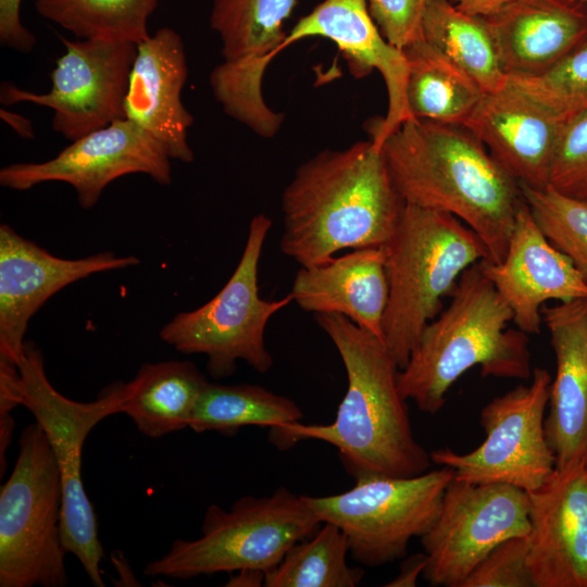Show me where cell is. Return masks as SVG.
I'll return each mask as SVG.
<instances>
[{
    "label": "cell",
    "mask_w": 587,
    "mask_h": 587,
    "mask_svg": "<svg viewBox=\"0 0 587 587\" xmlns=\"http://www.w3.org/2000/svg\"><path fill=\"white\" fill-rule=\"evenodd\" d=\"M314 319L342 360L347 391L333 423H287L271 430L274 445L286 448L305 439L327 442L337 448L346 471L355 479L426 472L432 460L414 438L398 389L399 367L384 341L337 313H316Z\"/></svg>",
    "instance_id": "6da1fadb"
},
{
    "label": "cell",
    "mask_w": 587,
    "mask_h": 587,
    "mask_svg": "<svg viewBox=\"0 0 587 587\" xmlns=\"http://www.w3.org/2000/svg\"><path fill=\"white\" fill-rule=\"evenodd\" d=\"M379 148L404 203L458 217L484 242L487 261L503 259L525 200L520 183L470 129L413 118Z\"/></svg>",
    "instance_id": "7a4b0ae2"
},
{
    "label": "cell",
    "mask_w": 587,
    "mask_h": 587,
    "mask_svg": "<svg viewBox=\"0 0 587 587\" xmlns=\"http://www.w3.org/2000/svg\"><path fill=\"white\" fill-rule=\"evenodd\" d=\"M403 205L371 139L321 151L297 167L283 191L280 250L310 267L342 249L384 247Z\"/></svg>",
    "instance_id": "3957f363"
},
{
    "label": "cell",
    "mask_w": 587,
    "mask_h": 587,
    "mask_svg": "<svg viewBox=\"0 0 587 587\" xmlns=\"http://www.w3.org/2000/svg\"><path fill=\"white\" fill-rule=\"evenodd\" d=\"M482 261L462 273L449 305L427 324L398 372L401 397L422 412H439L450 387L476 365L482 376L526 379L533 373L527 334L508 327L513 313Z\"/></svg>",
    "instance_id": "277c9868"
},
{
    "label": "cell",
    "mask_w": 587,
    "mask_h": 587,
    "mask_svg": "<svg viewBox=\"0 0 587 587\" xmlns=\"http://www.w3.org/2000/svg\"><path fill=\"white\" fill-rule=\"evenodd\" d=\"M388 301L383 341L403 369L424 328L462 273L488 259L480 238L458 217L404 203L384 246Z\"/></svg>",
    "instance_id": "5b68a950"
},
{
    "label": "cell",
    "mask_w": 587,
    "mask_h": 587,
    "mask_svg": "<svg viewBox=\"0 0 587 587\" xmlns=\"http://www.w3.org/2000/svg\"><path fill=\"white\" fill-rule=\"evenodd\" d=\"M322 523L303 496L284 486L270 496H243L229 510L210 504L201 535L176 539L165 554L146 564L143 573L174 579L245 569L266 573Z\"/></svg>",
    "instance_id": "8992f818"
},
{
    "label": "cell",
    "mask_w": 587,
    "mask_h": 587,
    "mask_svg": "<svg viewBox=\"0 0 587 587\" xmlns=\"http://www.w3.org/2000/svg\"><path fill=\"white\" fill-rule=\"evenodd\" d=\"M17 367V402L42 427L59 464L63 489V546L67 553L78 559L92 585L103 587L101 561L104 550L99 540L93 507L83 484L82 455L92 428L105 417L121 413L125 383L111 384L93 401L72 400L51 385L42 353L32 341H25Z\"/></svg>",
    "instance_id": "52a82bcc"
},
{
    "label": "cell",
    "mask_w": 587,
    "mask_h": 587,
    "mask_svg": "<svg viewBox=\"0 0 587 587\" xmlns=\"http://www.w3.org/2000/svg\"><path fill=\"white\" fill-rule=\"evenodd\" d=\"M63 489L59 464L35 421L18 437L14 469L0 489V587H64Z\"/></svg>",
    "instance_id": "ba28073f"
},
{
    "label": "cell",
    "mask_w": 587,
    "mask_h": 587,
    "mask_svg": "<svg viewBox=\"0 0 587 587\" xmlns=\"http://www.w3.org/2000/svg\"><path fill=\"white\" fill-rule=\"evenodd\" d=\"M271 225L266 215H254L240 260L224 287L203 305L176 314L160 330L161 340L175 350L207 355V370L214 378L233 375L238 360L261 374L273 365L265 328L292 297L264 300L259 296V261Z\"/></svg>",
    "instance_id": "9c48e42d"
},
{
    "label": "cell",
    "mask_w": 587,
    "mask_h": 587,
    "mask_svg": "<svg viewBox=\"0 0 587 587\" xmlns=\"http://www.w3.org/2000/svg\"><path fill=\"white\" fill-rule=\"evenodd\" d=\"M454 475L448 466L412 477L369 475L345 492L303 499L342 530L358 563L377 567L404 558L411 539L428 532Z\"/></svg>",
    "instance_id": "30bf717a"
},
{
    "label": "cell",
    "mask_w": 587,
    "mask_h": 587,
    "mask_svg": "<svg viewBox=\"0 0 587 587\" xmlns=\"http://www.w3.org/2000/svg\"><path fill=\"white\" fill-rule=\"evenodd\" d=\"M551 376L535 367L528 386L519 385L490 400L480 412L486 438L475 450L449 448L429 452L432 462L454 471V478L504 483L525 491L542 486L555 471V459L545 433Z\"/></svg>",
    "instance_id": "8fae6325"
},
{
    "label": "cell",
    "mask_w": 587,
    "mask_h": 587,
    "mask_svg": "<svg viewBox=\"0 0 587 587\" xmlns=\"http://www.w3.org/2000/svg\"><path fill=\"white\" fill-rule=\"evenodd\" d=\"M297 0H213L210 25L221 41L223 62L210 75L215 100L230 117L257 135L277 134L284 115L262 95L270 61L282 50L284 23Z\"/></svg>",
    "instance_id": "7c38bea8"
},
{
    "label": "cell",
    "mask_w": 587,
    "mask_h": 587,
    "mask_svg": "<svg viewBox=\"0 0 587 587\" xmlns=\"http://www.w3.org/2000/svg\"><path fill=\"white\" fill-rule=\"evenodd\" d=\"M529 530L527 491L504 483L453 478L436 521L421 537L426 554L422 576L432 586L461 587L496 546Z\"/></svg>",
    "instance_id": "4fadbf2b"
},
{
    "label": "cell",
    "mask_w": 587,
    "mask_h": 587,
    "mask_svg": "<svg viewBox=\"0 0 587 587\" xmlns=\"http://www.w3.org/2000/svg\"><path fill=\"white\" fill-rule=\"evenodd\" d=\"M50 74L51 88L37 93L3 82L0 102L34 103L52 110V128L73 141L125 118L124 98L137 46L100 39L68 40Z\"/></svg>",
    "instance_id": "5bb4252c"
},
{
    "label": "cell",
    "mask_w": 587,
    "mask_h": 587,
    "mask_svg": "<svg viewBox=\"0 0 587 587\" xmlns=\"http://www.w3.org/2000/svg\"><path fill=\"white\" fill-rule=\"evenodd\" d=\"M128 174H146L170 185L171 158L150 134L121 118L73 140L50 160L2 167L0 185L23 191L47 182L66 183L75 189L79 205L91 209L109 184Z\"/></svg>",
    "instance_id": "9a60e30c"
},
{
    "label": "cell",
    "mask_w": 587,
    "mask_h": 587,
    "mask_svg": "<svg viewBox=\"0 0 587 587\" xmlns=\"http://www.w3.org/2000/svg\"><path fill=\"white\" fill-rule=\"evenodd\" d=\"M139 262L135 255L116 257L111 251L79 259L59 258L1 224L0 364L17 367L28 322L51 296L92 274Z\"/></svg>",
    "instance_id": "2e32d148"
},
{
    "label": "cell",
    "mask_w": 587,
    "mask_h": 587,
    "mask_svg": "<svg viewBox=\"0 0 587 587\" xmlns=\"http://www.w3.org/2000/svg\"><path fill=\"white\" fill-rule=\"evenodd\" d=\"M483 271L510 307L513 323L539 334L548 301L587 300V282L536 224L526 202L517 212L503 259L482 261Z\"/></svg>",
    "instance_id": "e0dca14e"
},
{
    "label": "cell",
    "mask_w": 587,
    "mask_h": 587,
    "mask_svg": "<svg viewBox=\"0 0 587 587\" xmlns=\"http://www.w3.org/2000/svg\"><path fill=\"white\" fill-rule=\"evenodd\" d=\"M313 36L335 42L353 74L364 75L376 70L383 76L388 95L387 113L367 126L370 139L376 146L403 122L414 118L407 102L409 65L405 54L382 35L366 0H323L296 23L282 49Z\"/></svg>",
    "instance_id": "ac0fdd59"
},
{
    "label": "cell",
    "mask_w": 587,
    "mask_h": 587,
    "mask_svg": "<svg viewBox=\"0 0 587 587\" xmlns=\"http://www.w3.org/2000/svg\"><path fill=\"white\" fill-rule=\"evenodd\" d=\"M527 494L535 587H587V464L555 470Z\"/></svg>",
    "instance_id": "d6986e66"
},
{
    "label": "cell",
    "mask_w": 587,
    "mask_h": 587,
    "mask_svg": "<svg viewBox=\"0 0 587 587\" xmlns=\"http://www.w3.org/2000/svg\"><path fill=\"white\" fill-rule=\"evenodd\" d=\"M124 98L125 118L155 138L171 160L195 159L188 132L192 114L182 101L188 77L185 46L171 27L159 28L137 43Z\"/></svg>",
    "instance_id": "ffe728a7"
},
{
    "label": "cell",
    "mask_w": 587,
    "mask_h": 587,
    "mask_svg": "<svg viewBox=\"0 0 587 587\" xmlns=\"http://www.w3.org/2000/svg\"><path fill=\"white\" fill-rule=\"evenodd\" d=\"M555 357L545 433L555 470L587 464V300L544 305Z\"/></svg>",
    "instance_id": "44dd1931"
},
{
    "label": "cell",
    "mask_w": 587,
    "mask_h": 587,
    "mask_svg": "<svg viewBox=\"0 0 587 587\" xmlns=\"http://www.w3.org/2000/svg\"><path fill=\"white\" fill-rule=\"evenodd\" d=\"M520 183L549 187L558 140L564 122L540 105L505 87L485 93L462 124Z\"/></svg>",
    "instance_id": "7402d4cb"
},
{
    "label": "cell",
    "mask_w": 587,
    "mask_h": 587,
    "mask_svg": "<svg viewBox=\"0 0 587 587\" xmlns=\"http://www.w3.org/2000/svg\"><path fill=\"white\" fill-rule=\"evenodd\" d=\"M483 17L508 76L538 75L587 37L584 0H517Z\"/></svg>",
    "instance_id": "603a6c76"
},
{
    "label": "cell",
    "mask_w": 587,
    "mask_h": 587,
    "mask_svg": "<svg viewBox=\"0 0 587 587\" xmlns=\"http://www.w3.org/2000/svg\"><path fill=\"white\" fill-rule=\"evenodd\" d=\"M385 259L384 247H369L322 265L301 266L289 294L303 311L344 315L383 340L388 301Z\"/></svg>",
    "instance_id": "cb8c5ba5"
},
{
    "label": "cell",
    "mask_w": 587,
    "mask_h": 587,
    "mask_svg": "<svg viewBox=\"0 0 587 587\" xmlns=\"http://www.w3.org/2000/svg\"><path fill=\"white\" fill-rule=\"evenodd\" d=\"M208 380L190 361L145 363L125 383L121 413L138 430L159 438L189 427L197 401Z\"/></svg>",
    "instance_id": "d4e9b609"
},
{
    "label": "cell",
    "mask_w": 587,
    "mask_h": 587,
    "mask_svg": "<svg viewBox=\"0 0 587 587\" xmlns=\"http://www.w3.org/2000/svg\"><path fill=\"white\" fill-rule=\"evenodd\" d=\"M407 102L414 118L463 124L485 92L463 70L423 37L404 49Z\"/></svg>",
    "instance_id": "484cf974"
},
{
    "label": "cell",
    "mask_w": 587,
    "mask_h": 587,
    "mask_svg": "<svg viewBox=\"0 0 587 587\" xmlns=\"http://www.w3.org/2000/svg\"><path fill=\"white\" fill-rule=\"evenodd\" d=\"M423 38L463 70L485 93L507 87L491 32L483 16L467 14L450 0H434L422 20Z\"/></svg>",
    "instance_id": "4316f807"
},
{
    "label": "cell",
    "mask_w": 587,
    "mask_h": 587,
    "mask_svg": "<svg viewBox=\"0 0 587 587\" xmlns=\"http://www.w3.org/2000/svg\"><path fill=\"white\" fill-rule=\"evenodd\" d=\"M303 417L291 399L252 384L222 385L208 382L193 409L189 428L233 436L243 426L271 430Z\"/></svg>",
    "instance_id": "83f0119b"
},
{
    "label": "cell",
    "mask_w": 587,
    "mask_h": 587,
    "mask_svg": "<svg viewBox=\"0 0 587 587\" xmlns=\"http://www.w3.org/2000/svg\"><path fill=\"white\" fill-rule=\"evenodd\" d=\"M159 0H35L37 13L76 38L139 43Z\"/></svg>",
    "instance_id": "f1b7e54d"
},
{
    "label": "cell",
    "mask_w": 587,
    "mask_h": 587,
    "mask_svg": "<svg viewBox=\"0 0 587 587\" xmlns=\"http://www.w3.org/2000/svg\"><path fill=\"white\" fill-rule=\"evenodd\" d=\"M348 552L342 530L324 522L314 535L290 547L282 561L265 573L264 586L355 587L364 571L347 563Z\"/></svg>",
    "instance_id": "f546056e"
},
{
    "label": "cell",
    "mask_w": 587,
    "mask_h": 587,
    "mask_svg": "<svg viewBox=\"0 0 587 587\" xmlns=\"http://www.w3.org/2000/svg\"><path fill=\"white\" fill-rule=\"evenodd\" d=\"M507 87L564 123L587 112V37L538 75L508 76Z\"/></svg>",
    "instance_id": "4dcf8cb0"
},
{
    "label": "cell",
    "mask_w": 587,
    "mask_h": 587,
    "mask_svg": "<svg viewBox=\"0 0 587 587\" xmlns=\"http://www.w3.org/2000/svg\"><path fill=\"white\" fill-rule=\"evenodd\" d=\"M523 198L547 239L575 265L587 282V202L547 187L520 184Z\"/></svg>",
    "instance_id": "1f68e13d"
},
{
    "label": "cell",
    "mask_w": 587,
    "mask_h": 587,
    "mask_svg": "<svg viewBox=\"0 0 587 587\" xmlns=\"http://www.w3.org/2000/svg\"><path fill=\"white\" fill-rule=\"evenodd\" d=\"M549 187L587 202V112L564 123L553 157Z\"/></svg>",
    "instance_id": "d6a6232c"
},
{
    "label": "cell",
    "mask_w": 587,
    "mask_h": 587,
    "mask_svg": "<svg viewBox=\"0 0 587 587\" xmlns=\"http://www.w3.org/2000/svg\"><path fill=\"white\" fill-rule=\"evenodd\" d=\"M461 587H535L527 536L512 537L496 546Z\"/></svg>",
    "instance_id": "836d02e7"
},
{
    "label": "cell",
    "mask_w": 587,
    "mask_h": 587,
    "mask_svg": "<svg viewBox=\"0 0 587 587\" xmlns=\"http://www.w3.org/2000/svg\"><path fill=\"white\" fill-rule=\"evenodd\" d=\"M434 0H366L369 12L382 35L391 45L404 49L421 39L422 20Z\"/></svg>",
    "instance_id": "e575fe53"
},
{
    "label": "cell",
    "mask_w": 587,
    "mask_h": 587,
    "mask_svg": "<svg viewBox=\"0 0 587 587\" xmlns=\"http://www.w3.org/2000/svg\"><path fill=\"white\" fill-rule=\"evenodd\" d=\"M22 0H0V41L22 53L34 49L36 38L21 18Z\"/></svg>",
    "instance_id": "d590c367"
},
{
    "label": "cell",
    "mask_w": 587,
    "mask_h": 587,
    "mask_svg": "<svg viewBox=\"0 0 587 587\" xmlns=\"http://www.w3.org/2000/svg\"><path fill=\"white\" fill-rule=\"evenodd\" d=\"M426 565V554L416 553L404 560L398 576L385 586L389 587H413L417 577L423 574Z\"/></svg>",
    "instance_id": "8d00e7d4"
},
{
    "label": "cell",
    "mask_w": 587,
    "mask_h": 587,
    "mask_svg": "<svg viewBox=\"0 0 587 587\" xmlns=\"http://www.w3.org/2000/svg\"><path fill=\"white\" fill-rule=\"evenodd\" d=\"M461 11L477 16L491 15L517 0H450Z\"/></svg>",
    "instance_id": "74e56055"
},
{
    "label": "cell",
    "mask_w": 587,
    "mask_h": 587,
    "mask_svg": "<svg viewBox=\"0 0 587 587\" xmlns=\"http://www.w3.org/2000/svg\"><path fill=\"white\" fill-rule=\"evenodd\" d=\"M0 117L22 138L32 139L35 137V132L32 122L25 116L9 111L7 109L0 110Z\"/></svg>",
    "instance_id": "f35d334b"
},
{
    "label": "cell",
    "mask_w": 587,
    "mask_h": 587,
    "mask_svg": "<svg viewBox=\"0 0 587 587\" xmlns=\"http://www.w3.org/2000/svg\"><path fill=\"white\" fill-rule=\"evenodd\" d=\"M232 574L226 586H264L265 573L260 570H239Z\"/></svg>",
    "instance_id": "ab89813d"
},
{
    "label": "cell",
    "mask_w": 587,
    "mask_h": 587,
    "mask_svg": "<svg viewBox=\"0 0 587 587\" xmlns=\"http://www.w3.org/2000/svg\"><path fill=\"white\" fill-rule=\"evenodd\" d=\"M584 1H586V2H587V0H584Z\"/></svg>",
    "instance_id": "60d3db41"
}]
</instances>
